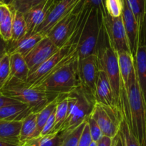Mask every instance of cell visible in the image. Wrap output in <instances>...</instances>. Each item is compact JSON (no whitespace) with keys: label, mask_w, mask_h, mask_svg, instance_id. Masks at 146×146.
I'll use <instances>...</instances> for the list:
<instances>
[{"label":"cell","mask_w":146,"mask_h":146,"mask_svg":"<svg viewBox=\"0 0 146 146\" xmlns=\"http://www.w3.org/2000/svg\"><path fill=\"white\" fill-rule=\"evenodd\" d=\"M8 51V42L5 41L0 35V57L5 55Z\"/></svg>","instance_id":"obj_39"},{"label":"cell","mask_w":146,"mask_h":146,"mask_svg":"<svg viewBox=\"0 0 146 146\" xmlns=\"http://www.w3.org/2000/svg\"><path fill=\"white\" fill-rule=\"evenodd\" d=\"M90 146H97V143L96 142L92 141V143H91V144L90 145Z\"/></svg>","instance_id":"obj_48"},{"label":"cell","mask_w":146,"mask_h":146,"mask_svg":"<svg viewBox=\"0 0 146 146\" xmlns=\"http://www.w3.org/2000/svg\"><path fill=\"white\" fill-rule=\"evenodd\" d=\"M43 1H44V0H34L33 4H32V7L35 6V5H39V4H40V3L42 2Z\"/></svg>","instance_id":"obj_47"},{"label":"cell","mask_w":146,"mask_h":146,"mask_svg":"<svg viewBox=\"0 0 146 146\" xmlns=\"http://www.w3.org/2000/svg\"><path fill=\"white\" fill-rule=\"evenodd\" d=\"M113 146H124L123 145V138H122L120 131H119L118 134L113 139Z\"/></svg>","instance_id":"obj_43"},{"label":"cell","mask_w":146,"mask_h":146,"mask_svg":"<svg viewBox=\"0 0 146 146\" xmlns=\"http://www.w3.org/2000/svg\"><path fill=\"white\" fill-rule=\"evenodd\" d=\"M128 106V123L130 130L142 146H146V106L135 72L131 75L125 88Z\"/></svg>","instance_id":"obj_4"},{"label":"cell","mask_w":146,"mask_h":146,"mask_svg":"<svg viewBox=\"0 0 146 146\" xmlns=\"http://www.w3.org/2000/svg\"><path fill=\"white\" fill-rule=\"evenodd\" d=\"M105 4V0H84L83 7L94 8L100 11L103 16H106L107 12Z\"/></svg>","instance_id":"obj_35"},{"label":"cell","mask_w":146,"mask_h":146,"mask_svg":"<svg viewBox=\"0 0 146 146\" xmlns=\"http://www.w3.org/2000/svg\"><path fill=\"white\" fill-rule=\"evenodd\" d=\"M91 116L105 136L114 138L118 134L123 115L117 110L95 102Z\"/></svg>","instance_id":"obj_7"},{"label":"cell","mask_w":146,"mask_h":146,"mask_svg":"<svg viewBox=\"0 0 146 146\" xmlns=\"http://www.w3.org/2000/svg\"><path fill=\"white\" fill-rule=\"evenodd\" d=\"M58 49L47 36H44L42 40L25 57L27 64L30 70L29 73L42 65Z\"/></svg>","instance_id":"obj_12"},{"label":"cell","mask_w":146,"mask_h":146,"mask_svg":"<svg viewBox=\"0 0 146 146\" xmlns=\"http://www.w3.org/2000/svg\"><path fill=\"white\" fill-rule=\"evenodd\" d=\"M122 19L125 30L127 35L130 52L134 57L139 44V27L133 12L129 8L125 0H123V9Z\"/></svg>","instance_id":"obj_13"},{"label":"cell","mask_w":146,"mask_h":146,"mask_svg":"<svg viewBox=\"0 0 146 146\" xmlns=\"http://www.w3.org/2000/svg\"><path fill=\"white\" fill-rule=\"evenodd\" d=\"M100 70L99 60L95 54L80 60L78 59V72L80 86L88 96L95 101V89Z\"/></svg>","instance_id":"obj_8"},{"label":"cell","mask_w":146,"mask_h":146,"mask_svg":"<svg viewBox=\"0 0 146 146\" xmlns=\"http://www.w3.org/2000/svg\"><path fill=\"white\" fill-rule=\"evenodd\" d=\"M97 56L100 68L106 74L109 80L115 105L123 115V111L127 112L128 109L127 93L121 79L117 53L110 46L109 40L100 49Z\"/></svg>","instance_id":"obj_3"},{"label":"cell","mask_w":146,"mask_h":146,"mask_svg":"<svg viewBox=\"0 0 146 146\" xmlns=\"http://www.w3.org/2000/svg\"><path fill=\"white\" fill-rule=\"evenodd\" d=\"M5 55H4V56H5ZM4 56H2V57H0V64H1V62H2V59H3V57H4Z\"/></svg>","instance_id":"obj_49"},{"label":"cell","mask_w":146,"mask_h":146,"mask_svg":"<svg viewBox=\"0 0 146 146\" xmlns=\"http://www.w3.org/2000/svg\"><path fill=\"white\" fill-rule=\"evenodd\" d=\"M10 74L9 55L7 53L4 56L0 64V90L2 89L8 81Z\"/></svg>","instance_id":"obj_32"},{"label":"cell","mask_w":146,"mask_h":146,"mask_svg":"<svg viewBox=\"0 0 146 146\" xmlns=\"http://www.w3.org/2000/svg\"><path fill=\"white\" fill-rule=\"evenodd\" d=\"M9 9V7L0 2V24L5 19L7 13Z\"/></svg>","instance_id":"obj_41"},{"label":"cell","mask_w":146,"mask_h":146,"mask_svg":"<svg viewBox=\"0 0 146 146\" xmlns=\"http://www.w3.org/2000/svg\"><path fill=\"white\" fill-rule=\"evenodd\" d=\"M14 0H0V2H2V3L5 4L6 5H7V6H9V5H11V4L13 2Z\"/></svg>","instance_id":"obj_45"},{"label":"cell","mask_w":146,"mask_h":146,"mask_svg":"<svg viewBox=\"0 0 146 146\" xmlns=\"http://www.w3.org/2000/svg\"><path fill=\"white\" fill-rule=\"evenodd\" d=\"M54 7L48 3L47 0H44L39 5L33 6L24 14L27 25V34L36 32V30L44 22L47 15Z\"/></svg>","instance_id":"obj_14"},{"label":"cell","mask_w":146,"mask_h":146,"mask_svg":"<svg viewBox=\"0 0 146 146\" xmlns=\"http://www.w3.org/2000/svg\"><path fill=\"white\" fill-rule=\"evenodd\" d=\"M19 102H18V101L12 99V98H9L7 96H5V95H2L0 92V108L3 106H6V105L19 103Z\"/></svg>","instance_id":"obj_38"},{"label":"cell","mask_w":146,"mask_h":146,"mask_svg":"<svg viewBox=\"0 0 146 146\" xmlns=\"http://www.w3.org/2000/svg\"><path fill=\"white\" fill-rule=\"evenodd\" d=\"M68 113V100L67 96L58 98L54 110V125L52 133H59L61 131Z\"/></svg>","instance_id":"obj_22"},{"label":"cell","mask_w":146,"mask_h":146,"mask_svg":"<svg viewBox=\"0 0 146 146\" xmlns=\"http://www.w3.org/2000/svg\"><path fill=\"white\" fill-rule=\"evenodd\" d=\"M9 55L10 74L9 80L16 79L26 82L30 70L23 56L17 52L11 53Z\"/></svg>","instance_id":"obj_19"},{"label":"cell","mask_w":146,"mask_h":146,"mask_svg":"<svg viewBox=\"0 0 146 146\" xmlns=\"http://www.w3.org/2000/svg\"><path fill=\"white\" fill-rule=\"evenodd\" d=\"M12 21H13V14L9 8L7 13L5 19L0 24V35L5 41H11L12 36Z\"/></svg>","instance_id":"obj_30"},{"label":"cell","mask_w":146,"mask_h":146,"mask_svg":"<svg viewBox=\"0 0 146 146\" xmlns=\"http://www.w3.org/2000/svg\"><path fill=\"white\" fill-rule=\"evenodd\" d=\"M87 124L89 127L90 133L91 137H92V141L98 142L102 137L104 136L100 127L98 125L97 122L92 117V116H90L87 120Z\"/></svg>","instance_id":"obj_33"},{"label":"cell","mask_w":146,"mask_h":146,"mask_svg":"<svg viewBox=\"0 0 146 146\" xmlns=\"http://www.w3.org/2000/svg\"><path fill=\"white\" fill-rule=\"evenodd\" d=\"M67 98L68 113L60 133L75 128L87 121L95 104V101L88 96L81 87L67 95Z\"/></svg>","instance_id":"obj_6"},{"label":"cell","mask_w":146,"mask_h":146,"mask_svg":"<svg viewBox=\"0 0 146 146\" xmlns=\"http://www.w3.org/2000/svg\"><path fill=\"white\" fill-rule=\"evenodd\" d=\"M54 112L52 113L50 117L48 118V120H47V123H46L45 125H44V127H43L42 130L40 135H45L51 134L52 132L53 128H54Z\"/></svg>","instance_id":"obj_37"},{"label":"cell","mask_w":146,"mask_h":146,"mask_svg":"<svg viewBox=\"0 0 146 146\" xmlns=\"http://www.w3.org/2000/svg\"><path fill=\"white\" fill-rule=\"evenodd\" d=\"M36 128V113H29L22 121V127L19 134L20 143L32 138Z\"/></svg>","instance_id":"obj_25"},{"label":"cell","mask_w":146,"mask_h":146,"mask_svg":"<svg viewBox=\"0 0 146 146\" xmlns=\"http://www.w3.org/2000/svg\"><path fill=\"white\" fill-rule=\"evenodd\" d=\"M13 14L12 21V36L11 41L9 42H15L27 34V25L25 22V15L23 13L18 11L11 9Z\"/></svg>","instance_id":"obj_23"},{"label":"cell","mask_w":146,"mask_h":146,"mask_svg":"<svg viewBox=\"0 0 146 146\" xmlns=\"http://www.w3.org/2000/svg\"><path fill=\"white\" fill-rule=\"evenodd\" d=\"M133 60L136 79L146 106V47L142 41L139 42Z\"/></svg>","instance_id":"obj_16"},{"label":"cell","mask_w":146,"mask_h":146,"mask_svg":"<svg viewBox=\"0 0 146 146\" xmlns=\"http://www.w3.org/2000/svg\"><path fill=\"white\" fill-rule=\"evenodd\" d=\"M113 139L104 135L99 141L97 142V146H113Z\"/></svg>","instance_id":"obj_40"},{"label":"cell","mask_w":146,"mask_h":146,"mask_svg":"<svg viewBox=\"0 0 146 146\" xmlns=\"http://www.w3.org/2000/svg\"><path fill=\"white\" fill-rule=\"evenodd\" d=\"M57 100H58V98L50 102L43 109L36 113V128L33 137L40 136L44 125L55 109Z\"/></svg>","instance_id":"obj_27"},{"label":"cell","mask_w":146,"mask_h":146,"mask_svg":"<svg viewBox=\"0 0 146 146\" xmlns=\"http://www.w3.org/2000/svg\"><path fill=\"white\" fill-rule=\"evenodd\" d=\"M105 10L107 15L111 17H119L122 15L123 0H105Z\"/></svg>","instance_id":"obj_31"},{"label":"cell","mask_w":146,"mask_h":146,"mask_svg":"<svg viewBox=\"0 0 146 146\" xmlns=\"http://www.w3.org/2000/svg\"><path fill=\"white\" fill-rule=\"evenodd\" d=\"M34 0H14L9 5V8L12 10L18 11L25 14L32 7Z\"/></svg>","instance_id":"obj_34"},{"label":"cell","mask_w":146,"mask_h":146,"mask_svg":"<svg viewBox=\"0 0 146 146\" xmlns=\"http://www.w3.org/2000/svg\"><path fill=\"white\" fill-rule=\"evenodd\" d=\"M82 0H60L52 9L47 18L36 32H40L44 36L47 35L50 29L63 17L75 10Z\"/></svg>","instance_id":"obj_11"},{"label":"cell","mask_w":146,"mask_h":146,"mask_svg":"<svg viewBox=\"0 0 146 146\" xmlns=\"http://www.w3.org/2000/svg\"><path fill=\"white\" fill-rule=\"evenodd\" d=\"M103 20L110 46L117 52H130L122 15L119 17L114 18L107 15L103 16Z\"/></svg>","instance_id":"obj_10"},{"label":"cell","mask_w":146,"mask_h":146,"mask_svg":"<svg viewBox=\"0 0 146 146\" xmlns=\"http://www.w3.org/2000/svg\"><path fill=\"white\" fill-rule=\"evenodd\" d=\"M92 142V137H91L90 133L89 127H88V124L86 123V125H85L82 135H81L80 139L78 146H90Z\"/></svg>","instance_id":"obj_36"},{"label":"cell","mask_w":146,"mask_h":146,"mask_svg":"<svg viewBox=\"0 0 146 146\" xmlns=\"http://www.w3.org/2000/svg\"><path fill=\"white\" fill-rule=\"evenodd\" d=\"M120 133L123 138L124 146H142L130 130L128 123L123 115L120 126Z\"/></svg>","instance_id":"obj_29"},{"label":"cell","mask_w":146,"mask_h":146,"mask_svg":"<svg viewBox=\"0 0 146 146\" xmlns=\"http://www.w3.org/2000/svg\"><path fill=\"white\" fill-rule=\"evenodd\" d=\"M125 1L138 24L139 35H140L146 12V0H125Z\"/></svg>","instance_id":"obj_28"},{"label":"cell","mask_w":146,"mask_h":146,"mask_svg":"<svg viewBox=\"0 0 146 146\" xmlns=\"http://www.w3.org/2000/svg\"><path fill=\"white\" fill-rule=\"evenodd\" d=\"M78 64V58L31 86L44 92L50 102L57 98H64L81 87Z\"/></svg>","instance_id":"obj_1"},{"label":"cell","mask_w":146,"mask_h":146,"mask_svg":"<svg viewBox=\"0 0 146 146\" xmlns=\"http://www.w3.org/2000/svg\"><path fill=\"white\" fill-rule=\"evenodd\" d=\"M117 53L121 79L125 88H126L130 76L135 70L133 57L130 52L122 51Z\"/></svg>","instance_id":"obj_21"},{"label":"cell","mask_w":146,"mask_h":146,"mask_svg":"<svg viewBox=\"0 0 146 146\" xmlns=\"http://www.w3.org/2000/svg\"><path fill=\"white\" fill-rule=\"evenodd\" d=\"M47 1H48V3L50 4V5H52V6L54 7V5L57 3V2H60V0H47Z\"/></svg>","instance_id":"obj_46"},{"label":"cell","mask_w":146,"mask_h":146,"mask_svg":"<svg viewBox=\"0 0 146 146\" xmlns=\"http://www.w3.org/2000/svg\"><path fill=\"white\" fill-rule=\"evenodd\" d=\"M22 120H0V140L20 144L19 134Z\"/></svg>","instance_id":"obj_18"},{"label":"cell","mask_w":146,"mask_h":146,"mask_svg":"<svg viewBox=\"0 0 146 146\" xmlns=\"http://www.w3.org/2000/svg\"><path fill=\"white\" fill-rule=\"evenodd\" d=\"M108 40L103 15L94 8H88L80 34L78 44V59L97 55L100 49Z\"/></svg>","instance_id":"obj_2"},{"label":"cell","mask_w":146,"mask_h":146,"mask_svg":"<svg viewBox=\"0 0 146 146\" xmlns=\"http://www.w3.org/2000/svg\"><path fill=\"white\" fill-rule=\"evenodd\" d=\"M30 113L29 107L22 102L6 105L0 108V120H22Z\"/></svg>","instance_id":"obj_20"},{"label":"cell","mask_w":146,"mask_h":146,"mask_svg":"<svg viewBox=\"0 0 146 146\" xmlns=\"http://www.w3.org/2000/svg\"><path fill=\"white\" fill-rule=\"evenodd\" d=\"M87 121L72 130H64L59 133L60 146H78Z\"/></svg>","instance_id":"obj_24"},{"label":"cell","mask_w":146,"mask_h":146,"mask_svg":"<svg viewBox=\"0 0 146 146\" xmlns=\"http://www.w3.org/2000/svg\"><path fill=\"white\" fill-rule=\"evenodd\" d=\"M95 100L96 103L110 107L113 109L117 110L119 112L115 105L113 90H112L111 85L110 83L109 80H108L106 74L101 70H100L98 81H97Z\"/></svg>","instance_id":"obj_15"},{"label":"cell","mask_w":146,"mask_h":146,"mask_svg":"<svg viewBox=\"0 0 146 146\" xmlns=\"http://www.w3.org/2000/svg\"><path fill=\"white\" fill-rule=\"evenodd\" d=\"M82 8H75V10L59 21L46 35L58 48L68 42L76 29Z\"/></svg>","instance_id":"obj_9"},{"label":"cell","mask_w":146,"mask_h":146,"mask_svg":"<svg viewBox=\"0 0 146 146\" xmlns=\"http://www.w3.org/2000/svg\"><path fill=\"white\" fill-rule=\"evenodd\" d=\"M142 41L145 46L146 47V12L145 15L144 22H143V27H142L141 33L140 35V38H139V42Z\"/></svg>","instance_id":"obj_42"},{"label":"cell","mask_w":146,"mask_h":146,"mask_svg":"<svg viewBox=\"0 0 146 146\" xmlns=\"http://www.w3.org/2000/svg\"><path fill=\"white\" fill-rule=\"evenodd\" d=\"M0 146H20V144H14V143H7L0 140Z\"/></svg>","instance_id":"obj_44"},{"label":"cell","mask_w":146,"mask_h":146,"mask_svg":"<svg viewBox=\"0 0 146 146\" xmlns=\"http://www.w3.org/2000/svg\"><path fill=\"white\" fill-rule=\"evenodd\" d=\"M44 36V35L37 32L27 34L22 39L15 42H8L7 53L17 52L25 57Z\"/></svg>","instance_id":"obj_17"},{"label":"cell","mask_w":146,"mask_h":146,"mask_svg":"<svg viewBox=\"0 0 146 146\" xmlns=\"http://www.w3.org/2000/svg\"><path fill=\"white\" fill-rule=\"evenodd\" d=\"M20 146H60V135L51 133L32 137L21 143Z\"/></svg>","instance_id":"obj_26"},{"label":"cell","mask_w":146,"mask_h":146,"mask_svg":"<svg viewBox=\"0 0 146 146\" xmlns=\"http://www.w3.org/2000/svg\"><path fill=\"white\" fill-rule=\"evenodd\" d=\"M0 92L27 105L33 113H37L50 102L44 92L32 88L25 81L16 79L8 80Z\"/></svg>","instance_id":"obj_5"}]
</instances>
